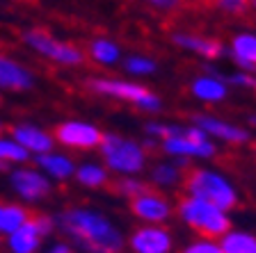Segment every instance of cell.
<instances>
[{
    "mask_svg": "<svg viewBox=\"0 0 256 253\" xmlns=\"http://www.w3.org/2000/svg\"><path fill=\"white\" fill-rule=\"evenodd\" d=\"M90 55L92 59H96L101 64H114L119 59V48L117 43L108 41V39H94L90 43Z\"/></svg>",
    "mask_w": 256,
    "mask_h": 253,
    "instance_id": "cell-23",
    "label": "cell"
},
{
    "mask_svg": "<svg viewBox=\"0 0 256 253\" xmlns=\"http://www.w3.org/2000/svg\"><path fill=\"white\" fill-rule=\"evenodd\" d=\"M32 155L28 153L18 142H14L10 135H7V137L0 135V162H5L12 167V164H26Z\"/></svg>",
    "mask_w": 256,
    "mask_h": 253,
    "instance_id": "cell-22",
    "label": "cell"
},
{
    "mask_svg": "<svg viewBox=\"0 0 256 253\" xmlns=\"http://www.w3.org/2000/svg\"><path fill=\"white\" fill-rule=\"evenodd\" d=\"M231 55L242 69H256V34H238L231 43Z\"/></svg>",
    "mask_w": 256,
    "mask_h": 253,
    "instance_id": "cell-19",
    "label": "cell"
},
{
    "mask_svg": "<svg viewBox=\"0 0 256 253\" xmlns=\"http://www.w3.org/2000/svg\"><path fill=\"white\" fill-rule=\"evenodd\" d=\"M229 82L238 84V87H250V89L256 91V78L254 75H250V73H236V75H231L229 78Z\"/></svg>",
    "mask_w": 256,
    "mask_h": 253,
    "instance_id": "cell-32",
    "label": "cell"
},
{
    "mask_svg": "<svg viewBox=\"0 0 256 253\" xmlns=\"http://www.w3.org/2000/svg\"><path fill=\"white\" fill-rule=\"evenodd\" d=\"M254 7H256V0H254Z\"/></svg>",
    "mask_w": 256,
    "mask_h": 253,
    "instance_id": "cell-36",
    "label": "cell"
},
{
    "mask_svg": "<svg viewBox=\"0 0 256 253\" xmlns=\"http://www.w3.org/2000/svg\"><path fill=\"white\" fill-rule=\"evenodd\" d=\"M178 212H181L183 222L199 231L204 238H222L231 228V222L226 219L224 210L215 208L208 201L194 199V196H186L178 206Z\"/></svg>",
    "mask_w": 256,
    "mask_h": 253,
    "instance_id": "cell-2",
    "label": "cell"
},
{
    "mask_svg": "<svg viewBox=\"0 0 256 253\" xmlns=\"http://www.w3.org/2000/svg\"><path fill=\"white\" fill-rule=\"evenodd\" d=\"M176 180H178V167L174 164H158L154 169V183L167 187V185H174Z\"/></svg>",
    "mask_w": 256,
    "mask_h": 253,
    "instance_id": "cell-26",
    "label": "cell"
},
{
    "mask_svg": "<svg viewBox=\"0 0 256 253\" xmlns=\"http://www.w3.org/2000/svg\"><path fill=\"white\" fill-rule=\"evenodd\" d=\"M55 222L69 238H74L90 253H119L124 249L122 233L106 217L92 210L74 208V210L62 212Z\"/></svg>",
    "mask_w": 256,
    "mask_h": 253,
    "instance_id": "cell-1",
    "label": "cell"
},
{
    "mask_svg": "<svg viewBox=\"0 0 256 253\" xmlns=\"http://www.w3.org/2000/svg\"><path fill=\"white\" fill-rule=\"evenodd\" d=\"M48 253H71V247L69 244H55L48 249Z\"/></svg>",
    "mask_w": 256,
    "mask_h": 253,
    "instance_id": "cell-34",
    "label": "cell"
},
{
    "mask_svg": "<svg viewBox=\"0 0 256 253\" xmlns=\"http://www.w3.org/2000/svg\"><path fill=\"white\" fill-rule=\"evenodd\" d=\"M92 91L103 96H112V98H122L128 103H135L142 112H158L160 110V98L154 96L149 89H144L142 84L124 82V80H106V78H94L87 82Z\"/></svg>",
    "mask_w": 256,
    "mask_h": 253,
    "instance_id": "cell-6",
    "label": "cell"
},
{
    "mask_svg": "<svg viewBox=\"0 0 256 253\" xmlns=\"http://www.w3.org/2000/svg\"><path fill=\"white\" fill-rule=\"evenodd\" d=\"M101 130L87 121H64L55 128L53 139L66 148H96L101 144Z\"/></svg>",
    "mask_w": 256,
    "mask_h": 253,
    "instance_id": "cell-9",
    "label": "cell"
},
{
    "mask_svg": "<svg viewBox=\"0 0 256 253\" xmlns=\"http://www.w3.org/2000/svg\"><path fill=\"white\" fill-rule=\"evenodd\" d=\"M32 222H34V226H37V231H39L42 238H48V235L55 231V226H58V222H55L50 215H34L32 217Z\"/></svg>",
    "mask_w": 256,
    "mask_h": 253,
    "instance_id": "cell-27",
    "label": "cell"
},
{
    "mask_svg": "<svg viewBox=\"0 0 256 253\" xmlns=\"http://www.w3.org/2000/svg\"><path fill=\"white\" fill-rule=\"evenodd\" d=\"M23 43L37 55H42V57L50 59L55 64H62V66H80L85 62V55H82L80 48L71 46L66 41H60L42 27H30V30L23 32Z\"/></svg>",
    "mask_w": 256,
    "mask_h": 253,
    "instance_id": "cell-4",
    "label": "cell"
},
{
    "mask_svg": "<svg viewBox=\"0 0 256 253\" xmlns=\"http://www.w3.org/2000/svg\"><path fill=\"white\" fill-rule=\"evenodd\" d=\"M220 249L222 253H256V238L250 233H224Z\"/></svg>",
    "mask_w": 256,
    "mask_h": 253,
    "instance_id": "cell-21",
    "label": "cell"
},
{
    "mask_svg": "<svg viewBox=\"0 0 256 253\" xmlns=\"http://www.w3.org/2000/svg\"><path fill=\"white\" fill-rule=\"evenodd\" d=\"M10 137L14 142H18L26 148L30 155H42V153H50L55 148V139L50 132H46L44 128L34 126V123H14L10 128Z\"/></svg>",
    "mask_w": 256,
    "mask_h": 253,
    "instance_id": "cell-11",
    "label": "cell"
},
{
    "mask_svg": "<svg viewBox=\"0 0 256 253\" xmlns=\"http://www.w3.org/2000/svg\"><path fill=\"white\" fill-rule=\"evenodd\" d=\"M174 41L178 43V46L188 48V50H194L197 55H202V57H220L222 55V43L215 41V39H206V37H197V34H174Z\"/></svg>",
    "mask_w": 256,
    "mask_h": 253,
    "instance_id": "cell-18",
    "label": "cell"
},
{
    "mask_svg": "<svg viewBox=\"0 0 256 253\" xmlns=\"http://www.w3.org/2000/svg\"><path fill=\"white\" fill-rule=\"evenodd\" d=\"M2 130H5V123L0 121V135H2Z\"/></svg>",
    "mask_w": 256,
    "mask_h": 253,
    "instance_id": "cell-35",
    "label": "cell"
},
{
    "mask_svg": "<svg viewBox=\"0 0 256 253\" xmlns=\"http://www.w3.org/2000/svg\"><path fill=\"white\" fill-rule=\"evenodd\" d=\"M146 2H151V5L156 7H165V9H170V7H176L181 0H146Z\"/></svg>",
    "mask_w": 256,
    "mask_h": 253,
    "instance_id": "cell-33",
    "label": "cell"
},
{
    "mask_svg": "<svg viewBox=\"0 0 256 253\" xmlns=\"http://www.w3.org/2000/svg\"><path fill=\"white\" fill-rule=\"evenodd\" d=\"M74 176L78 178V183L85 185V187H101V185L108 180L106 171H103L98 164H92V162H87V164H82V167H78Z\"/></svg>",
    "mask_w": 256,
    "mask_h": 253,
    "instance_id": "cell-24",
    "label": "cell"
},
{
    "mask_svg": "<svg viewBox=\"0 0 256 253\" xmlns=\"http://www.w3.org/2000/svg\"><path fill=\"white\" fill-rule=\"evenodd\" d=\"M186 187L190 192V196L202 199L213 203L220 210H229L236 206V190L231 187V183L226 178H222L220 174L206 171V169H192L190 176L186 178Z\"/></svg>",
    "mask_w": 256,
    "mask_h": 253,
    "instance_id": "cell-3",
    "label": "cell"
},
{
    "mask_svg": "<svg viewBox=\"0 0 256 253\" xmlns=\"http://www.w3.org/2000/svg\"><path fill=\"white\" fill-rule=\"evenodd\" d=\"M194 126L199 130H204L206 135H213V137H220L224 142H231V144H242L250 139V132L242 130L238 126H231V123H224L220 119H213V116H204L197 114L194 116Z\"/></svg>",
    "mask_w": 256,
    "mask_h": 253,
    "instance_id": "cell-14",
    "label": "cell"
},
{
    "mask_svg": "<svg viewBox=\"0 0 256 253\" xmlns=\"http://www.w3.org/2000/svg\"><path fill=\"white\" fill-rule=\"evenodd\" d=\"M101 153L108 167L119 174H138L144 167V151L140 144L124 139L119 135H103L101 137Z\"/></svg>",
    "mask_w": 256,
    "mask_h": 253,
    "instance_id": "cell-5",
    "label": "cell"
},
{
    "mask_svg": "<svg viewBox=\"0 0 256 253\" xmlns=\"http://www.w3.org/2000/svg\"><path fill=\"white\" fill-rule=\"evenodd\" d=\"M126 71L128 73H133V75H149V73H154L156 71V62L135 55V57L126 59Z\"/></svg>",
    "mask_w": 256,
    "mask_h": 253,
    "instance_id": "cell-25",
    "label": "cell"
},
{
    "mask_svg": "<svg viewBox=\"0 0 256 253\" xmlns=\"http://www.w3.org/2000/svg\"><path fill=\"white\" fill-rule=\"evenodd\" d=\"M146 130H149V135H154V137L167 139V137L178 135L183 128H178V126H162V123H149V126H146Z\"/></svg>",
    "mask_w": 256,
    "mask_h": 253,
    "instance_id": "cell-28",
    "label": "cell"
},
{
    "mask_svg": "<svg viewBox=\"0 0 256 253\" xmlns=\"http://www.w3.org/2000/svg\"><path fill=\"white\" fill-rule=\"evenodd\" d=\"M34 73L26 64L16 62L14 57L0 53V91H12V94H23L34 87Z\"/></svg>",
    "mask_w": 256,
    "mask_h": 253,
    "instance_id": "cell-10",
    "label": "cell"
},
{
    "mask_svg": "<svg viewBox=\"0 0 256 253\" xmlns=\"http://www.w3.org/2000/svg\"><path fill=\"white\" fill-rule=\"evenodd\" d=\"M162 148L170 155H178V158H213L218 148L206 139V132L194 128H183L178 135L162 139Z\"/></svg>",
    "mask_w": 256,
    "mask_h": 253,
    "instance_id": "cell-8",
    "label": "cell"
},
{
    "mask_svg": "<svg viewBox=\"0 0 256 253\" xmlns=\"http://www.w3.org/2000/svg\"><path fill=\"white\" fill-rule=\"evenodd\" d=\"M30 210L21 203H10V201H0V238H7L18 226L30 219Z\"/></svg>",
    "mask_w": 256,
    "mask_h": 253,
    "instance_id": "cell-17",
    "label": "cell"
},
{
    "mask_svg": "<svg viewBox=\"0 0 256 253\" xmlns=\"http://www.w3.org/2000/svg\"><path fill=\"white\" fill-rule=\"evenodd\" d=\"M42 235H39L37 226L32 222V217L23 226H18L14 233H10L5 240V247L10 253H37L42 247Z\"/></svg>",
    "mask_w": 256,
    "mask_h": 253,
    "instance_id": "cell-15",
    "label": "cell"
},
{
    "mask_svg": "<svg viewBox=\"0 0 256 253\" xmlns=\"http://www.w3.org/2000/svg\"><path fill=\"white\" fill-rule=\"evenodd\" d=\"M117 190L122 192L124 196H130V199H133V196L146 192V187H144V183H140V180H119Z\"/></svg>",
    "mask_w": 256,
    "mask_h": 253,
    "instance_id": "cell-29",
    "label": "cell"
},
{
    "mask_svg": "<svg viewBox=\"0 0 256 253\" xmlns=\"http://www.w3.org/2000/svg\"><path fill=\"white\" fill-rule=\"evenodd\" d=\"M130 210L133 215H138L140 219L144 222H151V224H160L165 222L170 217V203H167L165 196L154 194V192H142V194L133 196V203H130Z\"/></svg>",
    "mask_w": 256,
    "mask_h": 253,
    "instance_id": "cell-12",
    "label": "cell"
},
{
    "mask_svg": "<svg viewBox=\"0 0 256 253\" xmlns=\"http://www.w3.org/2000/svg\"><path fill=\"white\" fill-rule=\"evenodd\" d=\"M34 164H37V169L46 178H53V180H69L76 174L74 160L62 153H55V151L34 155Z\"/></svg>",
    "mask_w": 256,
    "mask_h": 253,
    "instance_id": "cell-16",
    "label": "cell"
},
{
    "mask_svg": "<svg viewBox=\"0 0 256 253\" xmlns=\"http://www.w3.org/2000/svg\"><path fill=\"white\" fill-rule=\"evenodd\" d=\"M192 94L206 103H218V100L226 98V84L218 78L204 75V78H197L192 82Z\"/></svg>",
    "mask_w": 256,
    "mask_h": 253,
    "instance_id": "cell-20",
    "label": "cell"
},
{
    "mask_svg": "<svg viewBox=\"0 0 256 253\" xmlns=\"http://www.w3.org/2000/svg\"><path fill=\"white\" fill-rule=\"evenodd\" d=\"M218 7L231 14H242L247 9V0H218Z\"/></svg>",
    "mask_w": 256,
    "mask_h": 253,
    "instance_id": "cell-31",
    "label": "cell"
},
{
    "mask_svg": "<svg viewBox=\"0 0 256 253\" xmlns=\"http://www.w3.org/2000/svg\"><path fill=\"white\" fill-rule=\"evenodd\" d=\"M130 249L135 253H167L172 249V238L165 228L146 226L135 231L130 238Z\"/></svg>",
    "mask_w": 256,
    "mask_h": 253,
    "instance_id": "cell-13",
    "label": "cell"
},
{
    "mask_svg": "<svg viewBox=\"0 0 256 253\" xmlns=\"http://www.w3.org/2000/svg\"><path fill=\"white\" fill-rule=\"evenodd\" d=\"M183 253H222V249H220V244L204 240V242H194L188 249H183Z\"/></svg>",
    "mask_w": 256,
    "mask_h": 253,
    "instance_id": "cell-30",
    "label": "cell"
},
{
    "mask_svg": "<svg viewBox=\"0 0 256 253\" xmlns=\"http://www.w3.org/2000/svg\"><path fill=\"white\" fill-rule=\"evenodd\" d=\"M10 187L23 203L34 206V203H42L50 194L53 183L39 169L21 164V167H16V169H10Z\"/></svg>",
    "mask_w": 256,
    "mask_h": 253,
    "instance_id": "cell-7",
    "label": "cell"
}]
</instances>
